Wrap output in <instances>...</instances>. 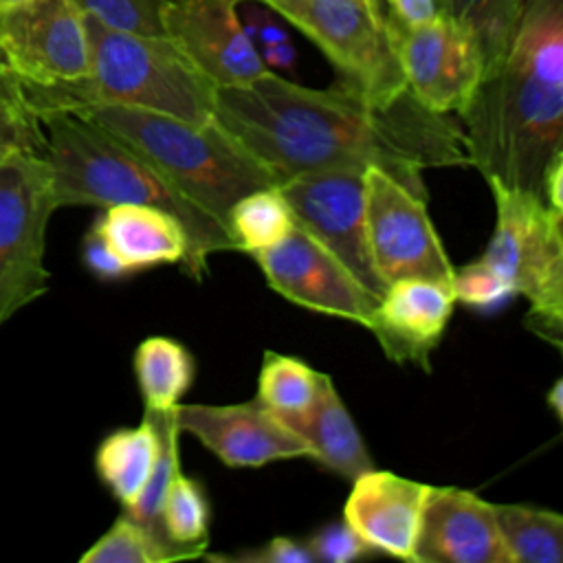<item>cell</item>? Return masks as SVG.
Instances as JSON below:
<instances>
[{
    "label": "cell",
    "instance_id": "cell-19",
    "mask_svg": "<svg viewBox=\"0 0 563 563\" xmlns=\"http://www.w3.org/2000/svg\"><path fill=\"white\" fill-rule=\"evenodd\" d=\"M101 211L95 227L128 273L185 262L189 253L187 233L167 211L145 205H112Z\"/></svg>",
    "mask_w": 563,
    "mask_h": 563
},
{
    "label": "cell",
    "instance_id": "cell-4",
    "mask_svg": "<svg viewBox=\"0 0 563 563\" xmlns=\"http://www.w3.org/2000/svg\"><path fill=\"white\" fill-rule=\"evenodd\" d=\"M88 75L66 84L20 81L18 90L37 114L79 112L92 106H125L189 123L213 119L216 86L167 40L117 31L84 15ZM11 73V70H9Z\"/></svg>",
    "mask_w": 563,
    "mask_h": 563
},
{
    "label": "cell",
    "instance_id": "cell-38",
    "mask_svg": "<svg viewBox=\"0 0 563 563\" xmlns=\"http://www.w3.org/2000/svg\"><path fill=\"white\" fill-rule=\"evenodd\" d=\"M545 402L554 411V416L559 420H563V380L561 378H556L554 385L550 387V391L545 394Z\"/></svg>",
    "mask_w": 563,
    "mask_h": 563
},
{
    "label": "cell",
    "instance_id": "cell-13",
    "mask_svg": "<svg viewBox=\"0 0 563 563\" xmlns=\"http://www.w3.org/2000/svg\"><path fill=\"white\" fill-rule=\"evenodd\" d=\"M266 284L284 299L339 319L367 325L374 297L345 266L301 227L275 246L253 253Z\"/></svg>",
    "mask_w": 563,
    "mask_h": 563
},
{
    "label": "cell",
    "instance_id": "cell-16",
    "mask_svg": "<svg viewBox=\"0 0 563 563\" xmlns=\"http://www.w3.org/2000/svg\"><path fill=\"white\" fill-rule=\"evenodd\" d=\"M413 563H512L493 504L455 486H429Z\"/></svg>",
    "mask_w": 563,
    "mask_h": 563
},
{
    "label": "cell",
    "instance_id": "cell-1",
    "mask_svg": "<svg viewBox=\"0 0 563 563\" xmlns=\"http://www.w3.org/2000/svg\"><path fill=\"white\" fill-rule=\"evenodd\" d=\"M213 121L279 180L380 167L427 198L424 169L468 165L457 119L424 108L409 90L372 103L345 81L308 88L266 70L249 84L216 88Z\"/></svg>",
    "mask_w": 563,
    "mask_h": 563
},
{
    "label": "cell",
    "instance_id": "cell-32",
    "mask_svg": "<svg viewBox=\"0 0 563 563\" xmlns=\"http://www.w3.org/2000/svg\"><path fill=\"white\" fill-rule=\"evenodd\" d=\"M306 545L310 548L314 561L325 563H350L372 552L367 543L354 532V528L345 523V519L323 526L310 537Z\"/></svg>",
    "mask_w": 563,
    "mask_h": 563
},
{
    "label": "cell",
    "instance_id": "cell-14",
    "mask_svg": "<svg viewBox=\"0 0 563 563\" xmlns=\"http://www.w3.org/2000/svg\"><path fill=\"white\" fill-rule=\"evenodd\" d=\"M240 4L244 0H167L165 37L216 88L242 86L271 70L249 35Z\"/></svg>",
    "mask_w": 563,
    "mask_h": 563
},
{
    "label": "cell",
    "instance_id": "cell-17",
    "mask_svg": "<svg viewBox=\"0 0 563 563\" xmlns=\"http://www.w3.org/2000/svg\"><path fill=\"white\" fill-rule=\"evenodd\" d=\"M453 306L451 284L400 277L385 286L365 328L376 336L385 356L429 372V356L446 330Z\"/></svg>",
    "mask_w": 563,
    "mask_h": 563
},
{
    "label": "cell",
    "instance_id": "cell-7",
    "mask_svg": "<svg viewBox=\"0 0 563 563\" xmlns=\"http://www.w3.org/2000/svg\"><path fill=\"white\" fill-rule=\"evenodd\" d=\"M253 2L299 29L339 70L341 81L356 88L372 103H387L407 90L385 9L372 0Z\"/></svg>",
    "mask_w": 563,
    "mask_h": 563
},
{
    "label": "cell",
    "instance_id": "cell-24",
    "mask_svg": "<svg viewBox=\"0 0 563 563\" xmlns=\"http://www.w3.org/2000/svg\"><path fill=\"white\" fill-rule=\"evenodd\" d=\"M497 528L512 563H561L563 517L526 504H493Z\"/></svg>",
    "mask_w": 563,
    "mask_h": 563
},
{
    "label": "cell",
    "instance_id": "cell-30",
    "mask_svg": "<svg viewBox=\"0 0 563 563\" xmlns=\"http://www.w3.org/2000/svg\"><path fill=\"white\" fill-rule=\"evenodd\" d=\"M84 15L136 35L165 37L163 7L167 0H70Z\"/></svg>",
    "mask_w": 563,
    "mask_h": 563
},
{
    "label": "cell",
    "instance_id": "cell-37",
    "mask_svg": "<svg viewBox=\"0 0 563 563\" xmlns=\"http://www.w3.org/2000/svg\"><path fill=\"white\" fill-rule=\"evenodd\" d=\"M260 55H262V59H264V64H266L268 68H271V66L288 68L290 62H292V57H295L292 46L288 44V40H286V42H279V44H273V46H264V48L260 51Z\"/></svg>",
    "mask_w": 563,
    "mask_h": 563
},
{
    "label": "cell",
    "instance_id": "cell-34",
    "mask_svg": "<svg viewBox=\"0 0 563 563\" xmlns=\"http://www.w3.org/2000/svg\"><path fill=\"white\" fill-rule=\"evenodd\" d=\"M81 253H84V264L99 279H119V277L128 275L123 262L117 257V253L112 251V246L108 244V240L101 235V231L95 224L90 227V231L84 238Z\"/></svg>",
    "mask_w": 563,
    "mask_h": 563
},
{
    "label": "cell",
    "instance_id": "cell-25",
    "mask_svg": "<svg viewBox=\"0 0 563 563\" xmlns=\"http://www.w3.org/2000/svg\"><path fill=\"white\" fill-rule=\"evenodd\" d=\"M295 227L288 202L275 187H262L238 198L227 213V229L235 251L249 255L282 242Z\"/></svg>",
    "mask_w": 563,
    "mask_h": 563
},
{
    "label": "cell",
    "instance_id": "cell-36",
    "mask_svg": "<svg viewBox=\"0 0 563 563\" xmlns=\"http://www.w3.org/2000/svg\"><path fill=\"white\" fill-rule=\"evenodd\" d=\"M563 156L554 158L552 165L548 167L541 185V198L554 209L563 211Z\"/></svg>",
    "mask_w": 563,
    "mask_h": 563
},
{
    "label": "cell",
    "instance_id": "cell-12",
    "mask_svg": "<svg viewBox=\"0 0 563 563\" xmlns=\"http://www.w3.org/2000/svg\"><path fill=\"white\" fill-rule=\"evenodd\" d=\"M0 62L15 79L40 86L86 77L84 13L70 0H20L2 9Z\"/></svg>",
    "mask_w": 563,
    "mask_h": 563
},
{
    "label": "cell",
    "instance_id": "cell-31",
    "mask_svg": "<svg viewBox=\"0 0 563 563\" xmlns=\"http://www.w3.org/2000/svg\"><path fill=\"white\" fill-rule=\"evenodd\" d=\"M451 290L455 301L471 308H493L515 297V288L482 257L477 262L453 268Z\"/></svg>",
    "mask_w": 563,
    "mask_h": 563
},
{
    "label": "cell",
    "instance_id": "cell-3",
    "mask_svg": "<svg viewBox=\"0 0 563 563\" xmlns=\"http://www.w3.org/2000/svg\"><path fill=\"white\" fill-rule=\"evenodd\" d=\"M46 132L44 158L51 165L57 207L145 205L174 216L189 240L180 264L200 282L207 257L235 251L229 229L180 191L154 163L132 150L112 132L75 112L40 117Z\"/></svg>",
    "mask_w": 563,
    "mask_h": 563
},
{
    "label": "cell",
    "instance_id": "cell-11",
    "mask_svg": "<svg viewBox=\"0 0 563 563\" xmlns=\"http://www.w3.org/2000/svg\"><path fill=\"white\" fill-rule=\"evenodd\" d=\"M277 189L295 224L334 253L374 297H380L385 286L374 273L365 231V172H301L279 180Z\"/></svg>",
    "mask_w": 563,
    "mask_h": 563
},
{
    "label": "cell",
    "instance_id": "cell-9",
    "mask_svg": "<svg viewBox=\"0 0 563 563\" xmlns=\"http://www.w3.org/2000/svg\"><path fill=\"white\" fill-rule=\"evenodd\" d=\"M365 231L383 286L400 277L451 284L455 266L429 218L427 198L380 167L365 169Z\"/></svg>",
    "mask_w": 563,
    "mask_h": 563
},
{
    "label": "cell",
    "instance_id": "cell-18",
    "mask_svg": "<svg viewBox=\"0 0 563 563\" xmlns=\"http://www.w3.org/2000/svg\"><path fill=\"white\" fill-rule=\"evenodd\" d=\"M429 484L369 468L352 479L343 519L369 550L413 561Z\"/></svg>",
    "mask_w": 563,
    "mask_h": 563
},
{
    "label": "cell",
    "instance_id": "cell-35",
    "mask_svg": "<svg viewBox=\"0 0 563 563\" xmlns=\"http://www.w3.org/2000/svg\"><path fill=\"white\" fill-rule=\"evenodd\" d=\"M442 0H385L387 13L402 24H420L440 13Z\"/></svg>",
    "mask_w": 563,
    "mask_h": 563
},
{
    "label": "cell",
    "instance_id": "cell-15",
    "mask_svg": "<svg viewBox=\"0 0 563 563\" xmlns=\"http://www.w3.org/2000/svg\"><path fill=\"white\" fill-rule=\"evenodd\" d=\"M180 433L194 435L224 466L253 468L277 460L310 457L308 442L257 398L235 405H176Z\"/></svg>",
    "mask_w": 563,
    "mask_h": 563
},
{
    "label": "cell",
    "instance_id": "cell-33",
    "mask_svg": "<svg viewBox=\"0 0 563 563\" xmlns=\"http://www.w3.org/2000/svg\"><path fill=\"white\" fill-rule=\"evenodd\" d=\"M211 561H235V563H312L314 556L306 543L290 537H275L255 550L240 554H209Z\"/></svg>",
    "mask_w": 563,
    "mask_h": 563
},
{
    "label": "cell",
    "instance_id": "cell-6",
    "mask_svg": "<svg viewBox=\"0 0 563 563\" xmlns=\"http://www.w3.org/2000/svg\"><path fill=\"white\" fill-rule=\"evenodd\" d=\"M495 200V231L482 260L530 303L526 325L561 347L563 334V211L541 196L486 178Z\"/></svg>",
    "mask_w": 563,
    "mask_h": 563
},
{
    "label": "cell",
    "instance_id": "cell-39",
    "mask_svg": "<svg viewBox=\"0 0 563 563\" xmlns=\"http://www.w3.org/2000/svg\"><path fill=\"white\" fill-rule=\"evenodd\" d=\"M15 2H20V0H0V9H7L11 4H15Z\"/></svg>",
    "mask_w": 563,
    "mask_h": 563
},
{
    "label": "cell",
    "instance_id": "cell-8",
    "mask_svg": "<svg viewBox=\"0 0 563 563\" xmlns=\"http://www.w3.org/2000/svg\"><path fill=\"white\" fill-rule=\"evenodd\" d=\"M57 209L44 156L0 161V325L48 290L46 227Z\"/></svg>",
    "mask_w": 563,
    "mask_h": 563
},
{
    "label": "cell",
    "instance_id": "cell-23",
    "mask_svg": "<svg viewBox=\"0 0 563 563\" xmlns=\"http://www.w3.org/2000/svg\"><path fill=\"white\" fill-rule=\"evenodd\" d=\"M134 376L147 411H172L191 387L196 363L176 339L147 336L134 352Z\"/></svg>",
    "mask_w": 563,
    "mask_h": 563
},
{
    "label": "cell",
    "instance_id": "cell-26",
    "mask_svg": "<svg viewBox=\"0 0 563 563\" xmlns=\"http://www.w3.org/2000/svg\"><path fill=\"white\" fill-rule=\"evenodd\" d=\"M521 4L523 0H442L440 13L455 18L473 33L486 75L504 57L519 22Z\"/></svg>",
    "mask_w": 563,
    "mask_h": 563
},
{
    "label": "cell",
    "instance_id": "cell-40",
    "mask_svg": "<svg viewBox=\"0 0 563 563\" xmlns=\"http://www.w3.org/2000/svg\"><path fill=\"white\" fill-rule=\"evenodd\" d=\"M372 2H374V4H378V7H383V2H385V0H372ZM383 9H385V7H383Z\"/></svg>",
    "mask_w": 563,
    "mask_h": 563
},
{
    "label": "cell",
    "instance_id": "cell-21",
    "mask_svg": "<svg viewBox=\"0 0 563 563\" xmlns=\"http://www.w3.org/2000/svg\"><path fill=\"white\" fill-rule=\"evenodd\" d=\"M161 453V435L152 416L143 413L136 427H123L108 433L97 453L95 468L99 479L125 508L150 482Z\"/></svg>",
    "mask_w": 563,
    "mask_h": 563
},
{
    "label": "cell",
    "instance_id": "cell-22",
    "mask_svg": "<svg viewBox=\"0 0 563 563\" xmlns=\"http://www.w3.org/2000/svg\"><path fill=\"white\" fill-rule=\"evenodd\" d=\"M323 378V372L312 369L301 358L266 350L255 398L284 424L297 431L314 409Z\"/></svg>",
    "mask_w": 563,
    "mask_h": 563
},
{
    "label": "cell",
    "instance_id": "cell-10",
    "mask_svg": "<svg viewBox=\"0 0 563 563\" xmlns=\"http://www.w3.org/2000/svg\"><path fill=\"white\" fill-rule=\"evenodd\" d=\"M407 90L429 110L457 117L473 97L484 59L473 33L446 13L402 24L385 11Z\"/></svg>",
    "mask_w": 563,
    "mask_h": 563
},
{
    "label": "cell",
    "instance_id": "cell-28",
    "mask_svg": "<svg viewBox=\"0 0 563 563\" xmlns=\"http://www.w3.org/2000/svg\"><path fill=\"white\" fill-rule=\"evenodd\" d=\"M191 559L172 541L147 530L125 512L81 556V563H169Z\"/></svg>",
    "mask_w": 563,
    "mask_h": 563
},
{
    "label": "cell",
    "instance_id": "cell-2",
    "mask_svg": "<svg viewBox=\"0 0 563 563\" xmlns=\"http://www.w3.org/2000/svg\"><path fill=\"white\" fill-rule=\"evenodd\" d=\"M484 180L541 196L563 156V0H523L512 40L457 114Z\"/></svg>",
    "mask_w": 563,
    "mask_h": 563
},
{
    "label": "cell",
    "instance_id": "cell-20",
    "mask_svg": "<svg viewBox=\"0 0 563 563\" xmlns=\"http://www.w3.org/2000/svg\"><path fill=\"white\" fill-rule=\"evenodd\" d=\"M297 433L308 442L310 460H317L350 482L374 468V460L363 442V435L358 433V427L339 396L330 374H325L317 405Z\"/></svg>",
    "mask_w": 563,
    "mask_h": 563
},
{
    "label": "cell",
    "instance_id": "cell-41",
    "mask_svg": "<svg viewBox=\"0 0 563 563\" xmlns=\"http://www.w3.org/2000/svg\"><path fill=\"white\" fill-rule=\"evenodd\" d=\"M0 11H2V9H0Z\"/></svg>",
    "mask_w": 563,
    "mask_h": 563
},
{
    "label": "cell",
    "instance_id": "cell-29",
    "mask_svg": "<svg viewBox=\"0 0 563 563\" xmlns=\"http://www.w3.org/2000/svg\"><path fill=\"white\" fill-rule=\"evenodd\" d=\"M44 125L22 99L9 68L0 62V161L11 154L44 156Z\"/></svg>",
    "mask_w": 563,
    "mask_h": 563
},
{
    "label": "cell",
    "instance_id": "cell-27",
    "mask_svg": "<svg viewBox=\"0 0 563 563\" xmlns=\"http://www.w3.org/2000/svg\"><path fill=\"white\" fill-rule=\"evenodd\" d=\"M209 499L200 482L176 471L161 510L165 537L191 559H198L209 545Z\"/></svg>",
    "mask_w": 563,
    "mask_h": 563
},
{
    "label": "cell",
    "instance_id": "cell-5",
    "mask_svg": "<svg viewBox=\"0 0 563 563\" xmlns=\"http://www.w3.org/2000/svg\"><path fill=\"white\" fill-rule=\"evenodd\" d=\"M75 114L95 121L128 143L224 227L227 213L238 198L279 183L264 163L213 119L209 123H189L125 106H92Z\"/></svg>",
    "mask_w": 563,
    "mask_h": 563
}]
</instances>
